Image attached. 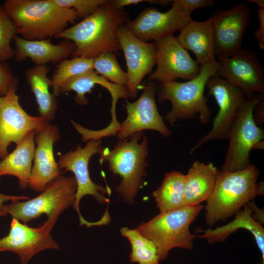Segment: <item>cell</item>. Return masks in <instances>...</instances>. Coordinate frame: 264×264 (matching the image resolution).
I'll return each mask as SVG.
<instances>
[{
    "instance_id": "1",
    "label": "cell",
    "mask_w": 264,
    "mask_h": 264,
    "mask_svg": "<svg viewBox=\"0 0 264 264\" xmlns=\"http://www.w3.org/2000/svg\"><path fill=\"white\" fill-rule=\"evenodd\" d=\"M129 13L123 8L115 9L110 0L93 13L55 37L72 42L75 45L72 58L83 57L94 59L105 52L116 53L121 50L116 30L126 23Z\"/></svg>"
},
{
    "instance_id": "2",
    "label": "cell",
    "mask_w": 264,
    "mask_h": 264,
    "mask_svg": "<svg viewBox=\"0 0 264 264\" xmlns=\"http://www.w3.org/2000/svg\"><path fill=\"white\" fill-rule=\"evenodd\" d=\"M2 5L17 34L27 40L55 38L78 18L74 9L52 0H6Z\"/></svg>"
},
{
    "instance_id": "3",
    "label": "cell",
    "mask_w": 264,
    "mask_h": 264,
    "mask_svg": "<svg viewBox=\"0 0 264 264\" xmlns=\"http://www.w3.org/2000/svg\"><path fill=\"white\" fill-rule=\"evenodd\" d=\"M148 145L147 137L139 132L119 140L112 150L102 146L98 153L100 163L107 162L109 171L121 178L115 191L129 205L134 204L147 175Z\"/></svg>"
},
{
    "instance_id": "4",
    "label": "cell",
    "mask_w": 264,
    "mask_h": 264,
    "mask_svg": "<svg viewBox=\"0 0 264 264\" xmlns=\"http://www.w3.org/2000/svg\"><path fill=\"white\" fill-rule=\"evenodd\" d=\"M219 67L215 59L201 65L198 75L190 80L161 84L157 101L163 103L168 100L172 104V109L165 115L164 120L173 126L179 121L197 117L201 125L208 124L212 112L208 105V98L204 94V90L208 79L217 75Z\"/></svg>"
},
{
    "instance_id": "5",
    "label": "cell",
    "mask_w": 264,
    "mask_h": 264,
    "mask_svg": "<svg viewBox=\"0 0 264 264\" xmlns=\"http://www.w3.org/2000/svg\"><path fill=\"white\" fill-rule=\"evenodd\" d=\"M258 168L251 164L237 172L219 171L212 194L206 201L205 220L209 226L235 215L258 195Z\"/></svg>"
},
{
    "instance_id": "6",
    "label": "cell",
    "mask_w": 264,
    "mask_h": 264,
    "mask_svg": "<svg viewBox=\"0 0 264 264\" xmlns=\"http://www.w3.org/2000/svg\"><path fill=\"white\" fill-rule=\"evenodd\" d=\"M203 208L201 204L159 213L150 220L136 228L155 245L159 262L164 261L174 248L188 250L194 248V240L198 237L190 231V226Z\"/></svg>"
},
{
    "instance_id": "7",
    "label": "cell",
    "mask_w": 264,
    "mask_h": 264,
    "mask_svg": "<svg viewBox=\"0 0 264 264\" xmlns=\"http://www.w3.org/2000/svg\"><path fill=\"white\" fill-rule=\"evenodd\" d=\"M76 190L74 176L61 175L49 182L37 197L25 201H11L3 205V211L25 224L43 214L47 220L57 221L62 212L74 204Z\"/></svg>"
},
{
    "instance_id": "8",
    "label": "cell",
    "mask_w": 264,
    "mask_h": 264,
    "mask_svg": "<svg viewBox=\"0 0 264 264\" xmlns=\"http://www.w3.org/2000/svg\"><path fill=\"white\" fill-rule=\"evenodd\" d=\"M264 95L254 94L247 99L239 110L229 134L228 148L221 170L229 172L244 170L252 164L251 151L264 149V131L256 124L253 115L255 106Z\"/></svg>"
},
{
    "instance_id": "9",
    "label": "cell",
    "mask_w": 264,
    "mask_h": 264,
    "mask_svg": "<svg viewBox=\"0 0 264 264\" xmlns=\"http://www.w3.org/2000/svg\"><path fill=\"white\" fill-rule=\"evenodd\" d=\"M206 88L208 94L214 97L219 110L211 130L191 149L190 154L211 140L228 139L238 110L247 99L241 89L217 75L208 79Z\"/></svg>"
},
{
    "instance_id": "10",
    "label": "cell",
    "mask_w": 264,
    "mask_h": 264,
    "mask_svg": "<svg viewBox=\"0 0 264 264\" xmlns=\"http://www.w3.org/2000/svg\"><path fill=\"white\" fill-rule=\"evenodd\" d=\"M102 144L101 139H93L88 141L84 147L78 145L75 150L61 155L58 162L60 171H70L74 175L77 190L72 206L78 214L79 221L84 219L79 208L80 201L84 196H92L100 204L110 202L106 196L107 194H110V188L94 182L90 177L88 170L89 161L93 155L98 154Z\"/></svg>"
},
{
    "instance_id": "11",
    "label": "cell",
    "mask_w": 264,
    "mask_h": 264,
    "mask_svg": "<svg viewBox=\"0 0 264 264\" xmlns=\"http://www.w3.org/2000/svg\"><path fill=\"white\" fill-rule=\"evenodd\" d=\"M18 88H10L4 96H0V157L8 154L12 143L21 142L31 132L43 130L47 125L40 117L28 114L19 102Z\"/></svg>"
},
{
    "instance_id": "12",
    "label": "cell",
    "mask_w": 264,
    "mask_h": 264,
    "mask_svg": "<svg viewBox=\"0 0 264 264\" xmlns=\"http://www.w3.org/2000/svg\"><path fill=\"white\" fill-rule=\"evenodd\" d=\"M154 41L157 67L149 76L151 81H156L162 84L178 78L190 80L198 75L200 66L190 56L173 34Z\"/></svg>"
},
{
    "instance_id": "13",
    "label": "cell",
    "mask_w": 264,
    "mask_h": 264,
    "mask_svg": "<svg viewBox=\"0 0 264 264\" xmlns=\"http://www.w3.org/2000/svg\"><path fill=\"white\" fill-rule=\"evenodd\" d=\"M251 16V10L244 3L226 9H218L212 14L214 54L219 58L230 57L241 50L244 32Z\"/></svg>"
},
{
    "instance_id": "14",
    "label": "cell",
    "mask_w": 264,
    "mask_h": 264,
    "mask_svg": "<svg viewBox=\"0 0 264 264\" xmlns=\"http://www.w3.org/2000/svg\"><path fill=\"white\" fill-rule=\"evenodd\" d=\"M193 20L179 0H175L171 8L165 12L148 7L125 24L135 36L147 42L172 35Z\"/></svg>"
},
{
    "instance_id": "15",
    "label": "cell",
    "mask_w": 264,
    "mask_h": 264,
    "mask_svg": "<svg viewBox=\"0 0 264 264\" xmlns=\"http://www.w3.org/2000/svg\"><path fill=\"white\" fill-rule=\"evenodd\" d=\"M56 222L47 220L41 226L33 228L13 218L8 234L0 239V252H14L19 256L21 264H28L34 256L42 251L60 249L50 234Z\"/></svg>"
},
{
    "instance_id": "16",
    "label": "cell",
    "mask_w": 264,
    "mask_h": 264,
    "mask_svg": "<svg viewBox=\"0 0 264 264\" xmlns=\"http://www.w3.org/2000/svg\"><path fill=\"white\" fill-rule=\"evenodd\" d=\"M116 35L126 62L129 97L135 98L143 79L149 74L156 64V49L154 44L143 41L129 30L126 24L120 25Z\"/></svg>"
},
{
    "instance_id": "17",
    "label": "cell",
    "mask_w": 264,
    "mask_h": 264,
    "mask_svg": "<svg viewBox=\"0 0 264 264\" xmlns=\"http://www.w3.org/2000/svg\"><path fill=\"white\" fill-rule=\"evenodd\" d=\"M154 83L151 81L136 101L132 103L125 101L127 116L118 126L116 135L119 140L127 138L137 132L146 130L155 131L165 137L172 134L158 111Z\"/></svg>"
},
{
    "instance_id": "18",
    "label": "cell",
    "mask_w": 264,
    "mask_h": 264,
    "mask_svg": "<svg viewBox=\"0 0 264 264\" xmlns=\"http://www.w3.org/2000/svg\"><path fill=\"white\" fill-rule=\"evenodd\" d=\"M217 60L220 65L217 75L241 89L247 99L255 94L264 95V69L255 52L242 49Z\"/></svg>"
},
{
    "instance_id": "19",
    "label": "cell",
    "mask_w": 264,
    "mask_h": 264,
    "mask_svg": "<svg viewBox=\"0 0 264 264\" xmlns=\"http://www.w3.org/2000/svg\"><path fill=\"white\" fill-rule=\"evenodd\" d=\"M59 138V130L54 125L48 124L36 132L37 147L28 182L29 187L35 191L42 192L49 182L61 175L53 151L54 144Z\"/></svg>"
},
{
    "instance_id": "20",
    "label": "cell",
    "mask_w": 264,
    "mask_h": 264,
    "mask_svg": "<svg viewBox=\"0 0 264 264\" xmlns=\"http://www.w3.org/2000/svg\"><path fill=\"white\" fill-rule=\"evenodd\" d=\"M15 44V60L18 62L30 59L36 65H45L51 62L59 63L72 54L76 46L67 40L58 44L51 43V39L40 40H27L17 35L13 39Z\"/></svg>"
},
{
    "instance_id": "21",
    "label": "cell",
    "mask_w": 264,
    "mask_h": 264,
    "mask_svg": "<svg viewBox=\"0 0 264 264\" xmlns=\"http://www.w3.org/2000/svg\"><path fill=\"white\" fill-rule=\"evenodd\" d=\"M176 37L180 44L192 51L195 61L201 65L215 59L213 21L210 17L202 21H192L179 31Z\"/></svg>"
},
{
    "instance_id": "22",
    "label": "cell",
    "mask_w": 264,
    "mask_h": 264,
    "mask_svg": "<svg viewBox=\"0 0 264 264\" xmlns=\"http://www.w3.org/2000/svg\"><path fill=\"white\" fill-rule=\"evenodd\" d=\"M96 85L105 88L110 93L112 97L111 113L115 114L118 99L129 97L126 87L110 82L93 70L75 76L64 82L60 88L59 93L60 94L73 91L76 93L74 97L75 103L79 105H86L88 104V100L85 95L90 93Z\"/></svg>"
},
{
    "instance_id": "23",
    "label": "cell",
    "mask_w": 264,
    "mask_h": 264,
    "mask_svg": "<svg viewBox=\"0 0 264 264\" xmlns=\"http://www.w3.org/2000/svg\"><path fill=\"white\" fill-rule=\"evenodd\" d=\"M219 170L210 162L196 160L185 175L184 198L187 206L200 204L212 193Z\"/></svg>"
},
{
    "instance_id": "24",
    "label": "cell",
    "mask_w": 264,
    "mask_h": 264,
    "mask_svg": "<svg viewBox=\"0 0 264 264\" xmlns=\"http://www.w3.org/2000/svg\"><path fill=\"white\" fill-rule=\"evenodd\" d=\"M36 132L33 131L29 133L0 161V178L5 175L15 176L18 178L22 189L28 186L35 149Z\"/></svg>"
},
{
    "instance_id": "25",
    "label": "cell",
    "mask_w": 264,
    "mask_h": 264,
    "mask_svg": "<svg viewBox=\"0 0 264 264\" xmlns=\"http://www.w3.org/2000/svg\"><path fill=\"white\" fill-rule=\"evenodd\" d=\"M252 213L253 210L247 203L242 210L235 215V218L232 221L214 229L208 228L200 231L203 233L198 237L205 239L211 244L221 242L238 229H246L253 235L261 251L262 261L259 264H264V228L262 224L252 218Z\"/></svg>"
},
{
    "instance_id": "26",
    "label": "cell",
    "mask_w": 264,
    "mask_h": 264,
    "mask_svg": "<svg viewBox=\"0 0 264 264\" xmlns=\"http://www.w3.org/2000/svg\"><path fill=\"white\" fill-rule=\"evenodd\" d=\"M50 69L46 65H35L25 72L26 81L38 104L39 116L47 124L55 119L58 108L57 97L49 90L51 79L48 77L47 74Z\"/></svg>"
},
{
    "instance_id": "27",
    "label": "cell",
    "mask_w": 264,
    "mask_h": 264,
    "mask_svg": "<svg viewBox=\"0 0 264 264\" xmlns=\"http://www.w3.org/2000/svg\"><path fill=\"white\" fill-rule=\"evenodd\" d=\"M185 175L176 171L165 174L161 185L152 192L159 213L187 206L184 198Z\"/></svg>"
},
{
    "instance_id": "28",
    "label": "cell",
    "mask_w": 264,
    "mask_h": 264,
    "mask_svg": "<svg viewBox=\"0 0 264 264\" xmlns=\"http://www.w3.org/2000/svg\"><path fill=\"white\" fill-rule=\"evenodd\" d=\"M121 235L130 242L132 251L130 261L138 264H159L157 249L154 243L141 234L136 228L126 226L120 229Z\"/></svg>"
},
{
    "instance_id": "29",
    "label": "cell",
    "mask_w": 264,
    "mask_h": 264,
    "mask_svg": "<svg viewBox=\"0 0 264 264\" xmlns=\"http://www.w3.org/2000/svg\"><path fill=\"white\" fill-rule=\"evenodd\" d=\"M93 59L77 57L60 62L51 79V87L54 96H59L60 88L64 82L72 77L93 70Z\"/></svg>"
},
{
    "instance_id": "30",
    "label": "cell",
    "mask_w": 264,
    "mask_h": 264,
    "mask_svg": "<svg viewBox=\"0 0 264 264\" xmlns=\"http://www.w3.org/2000/svg\"><path fill=\"white\" fill-rule=\"evenodd\" d=\"M92 68L110 82L126 86L128 75L120 66L114 53L105 52L93 59Z\"/></svg>"
},
{
    "instance_id": "31",
    "label": "cell",
    "mask_w": 264,
    "mask_h": 264,
    "mask_svg": "<svg viewBox=\"0 0 264 264\" xmlns=\"http://www.w3.org/2000/svg\"><path fill=\"white\" fill-rule=\"evenodd\" d=\"M17 34L12 20L0 4V61H8L15 55L14 50L11 46V41Z\"/></svg>"
},
{
    "instance_id": "32",
    "label": "cell",
    "mask_w": 264,
    "mask_h": 264,
    "mask_svg": "<svg viewBox=\"0 0 264 264\" xmlns=\"http://www.w3.org/2000/svg\"><path fill=\"white\" fill-rule=\"evenodd\" d=\"M58 5L74 9L78 18L85 19L93 13L108 0H52Z\"/></svg>"
},
{
    "instance_id": "33",
    "label": "cell",
    "mask_w": 264,
    "mask_h": 264,
    "mask_svg": "<svg viewBox=\"0 0 264 264\" xmlns=\"http://www.w3.org/2000/svg\"><path fill=\"white\" fill-rule=\"evenodd\" d=\"M19 79L9 66L0 61V96L5 95L11 87L18 88Z\"/></svg>"
},
{
    "instance_id": "34",
    "label": "cell",
    "mask_w": 264,
    "mask_h": 264,
    "mask_svg": "<svg viewBox=\"0 0 264 264\" xmlns=\"http://www.w3.org/2000/svg\"><path fill=\"white\" fill-rule=\"evenodd\" d=\"M181 5L190 15L196 9L213 6V0H178Z\"/></svg>"
},
{
    "instance_id": "35",
    "label": "cell",
    "mask_w": 264,
    "mask_h": 264,
    "mask_svg": "<svg viewBox=\"0 0 264 264\" xmlns=\"http://www.w3.org/2000/svg\"><path fill=\"white\" fill-rule=\"evenodd\" d=\"M257 14L259 21V25L254 32L258 46L262 50L264 49V9H258Z\"/></svg>"
},
{
    "instance_id": "36",
    "label": "cell",
    "mask_w": 264,
    "mask_h": 264,
    "mask_svg": "<svg viewBox=\"0 0 264 264\" xmlns=\"http://www.w3.org/2000/svg\"><path fill=\"white\" fill-rule=\"evenodd\" d=\"M253 115L256 124L261 127L264 124V98H261L255 106Z\"/></svg>"
},
{
    "instance_id": "37",
    "label": "cell",
    "mask_w": 264,
    "mask_h": 264,
    "mask_svg": "<svg viewBox=\"0 0 264 264\" xmlns=\"http://www.w3.org/2000/svg\"><path fill=\"white\" fill-rule=\"evenodd\" d=\"M29 198L25 196H11L0 194V217L5 216L3 211V203L8 201L28 200Z\"/></svg>"
},
{
    "instance_id": "38",
    "label": "cell",
    "mask_w": 264,
    "mask_h": 264,
    "mask_svg": "<svg viewBox=\"0 0 264 264\" xmlns=\"http://www.w3.org/2000/svg\"><path fill=\"white\" fill-rule=\"evenodd\" d=\"M248 204L250 205L253 210L252 214V218L257 221L264 224V211L263 209L258 208L257 205L253 201L249 202Z\"/></svg>"
},
{
    "instance_id": "39",
    "label": "cell",
    "mask_w": 264,
    "mask_h": 264,
    "mask_svg": "<svg viewBox=\"0 0 264 264\" xmlns=\"http://www.w3.org/2000/svg\"><path fill=\"white\" fill-rule=\"evenodd\" d=\"M248 3H255L259 7V9H264V0H249Z\"/></svg>"
},
{
    "instance_id": "40",
    "label": "cell",
    "mask_w": 264,
    "mask_h": 264,
    "mask_svg": "<svg viewBox=\"0 0 264 264\" xmlns=\"http://www.w3.org/2000/svg\"><path fill=\"white\" fill-rule=\"evenodd\" d=\"M258 195H264V182H260L258 183Z\"/></svg>"
}]
</instances>
